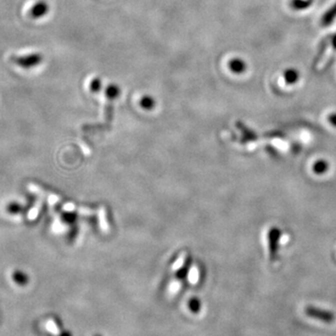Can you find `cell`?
Instances as JSON below:
<instances>
[{"label":"cell","instance_id":"obj_1","mask_svg":"<svg viewBox=\"0 0 336 336\" xmlns=\"http://www.w3.org/2000/svg\"><path fill=\"white\" fill-rule=\"evenodd\" d=\"M281 230L278 227H271L267 232V242H268V252L271 262H276L278 259L280 252V239H281Z\"/></svg>","mask_w":336,"mask_h":336},{"label":"cell","instance_id":"obj_2","mask_svg":"<svg viewBox=\"0 0 336 336\" xmlns=\"http://www.w3.org/2000/svg\"><path fill=\"white\" fill-rule=\"evenodd\" d=\"M304 312L306 316L309 318H315L318 320L324 322V323H328L330 324L336 320V316L334 312L329 311V310H325V309H322V308H316L313 306H308L306 308L304 309Z\"/></svg>","mask_w":336,"mask_h":336},{"label":"cell","instance_id":"obj_3","mask_svg":"<svg viewBox=\"0 0 336 336\" xmlns=\"http://www.w3.org/2000/svg\"><path fill=\"white\" fill-rule=\"evenodd\" d=\"M330 169V162L324 159H320L313 164L312 170L316 175H325Z\"/></svg>","mask_w":336,"mask_h":336},{"label":"cell","instance_id":"obj_4","mask_svg":"<svg viewBox=\"0 0 336 336\" xmlns=\"http://www.w3.org/2000/svg\"><path fill=\"white\" fill-rule=\"evenodd\" d=\"M240 130L242 131V133L248 141H255L258 138V136L256 134L252 132V130L248 129L245 126H240Z\"/></svg>","mask_w":336,"mask_h":336},{"label":"cell","instance_id":"obj_5","mask_svg":"<svg viewBox=\"0 0 336 336\" xmlns=\"http://www.w3.org/2000/svg\"><path fill=\"white\" fill-rule=\"evenodd\" d=\"M47 10H48V6L44 3H40L34 8L33 14L36 17H40V16H42V14H46Z\"/></svg>","mask_w":336,"mask_h":336},{"label":"cell","instance_id":"obj_6","mask_svg":"<svg viewBox=\"0 0 336 336\" xmlns=\"http://www.w3.org/2000/svg\"><path fill=\"white\" fill-rule=\"evenodd\" d=\"M189 308L194 313H197L201 308V302L197 298H192L189 302Z\"/></svg>","mask_w":336,"mask_h":336},{"label":"cell","instance_id":"obj_7","mask_svg":"<svg viewBox=\"0 0 336 336\" xmlns=\"http://www.w3.org/2000/svg\"><path fill=\"white\" fill-rule=\"evenodd\" d=\"M141 106L145 108H152L154 106V99L152 98H148V96L143 98L142 101H141Z\"/></svg>","mask_w":336,"mask_h":336},{"label":"cell","instance_id":"obj_8","mask_svg":"<svg viewBox=\"0 0 336 336\" xmlns=\"http://www.w3.org/2000/svg\"><path fill=\"white\" fill-rule=\"evenodd\" d=\"M185 258H186V253H182V255L178 257V259L176 260L175 264L173 266V269L174 270H178V268H180L183 266Z\"/></svg>","mask_w":336,"mask_h":336},{"label":"cell","instance_id":"obj_9","mask_svg":"<svg viewBox=\"0 0 336 336\" xmlns=\"http://www.w3.org/2000/svg\"><path fill=\"white\" fill-rule=\"evenodd\" d=\"M231 68L234 71H242L243 70V64L241 61H232L231 63Z\"/></svg>","mask_w":336,"mask_h":336},{"label":"cell","instance_id":"obj_10","mask_svg":"<svg viewBox=\"0 0 336 336\" xmlns=\"http://www.w3.org/2000/svg\"><path fill=\"white\" fill-rule=\"evenodd\" d=\"M108 94H110V96H112V98H115L118 94H119V90H118V88H116V87H114V86H112V87H110L108 88Z\"/></svg>","mask_w":336,"mask_h":336},{"label":"cell","instance_id":"obj_11","mask_svg":"<svg viewBox=\"0 0 336 336\" xmlns=\"http://www.w3.org/2000/svg\"><path fill=\"white\" fill-rule=\"evenodd\" d=\"M328 120H329V122L332 126L336 127V113H334V114L330 115L329 118H328Z\"/></svg>","mask_w":336,"mask_h":336},{"label":"cell","instance_id":"obj_12","mask_svg":"<svg viewBox=\"0 0 336 336\" xmlns=\"http://www.w3.org/2000/svg\"><path fill=\"white\" fill-rule=\"evenodd\" d=\"M60 336H71V334H70V332H64Z\"/></svg>","mask_w":336,"mask_h":336},{"label":"cell","instance_id":"obj_13","mask_svg":"<svg viewBox=\"0 0 336 336\" xmlns=\"http://www.w3.org/2000/svg\"></svg>","mask_w":336,"mask_h":336}]
</instances>
